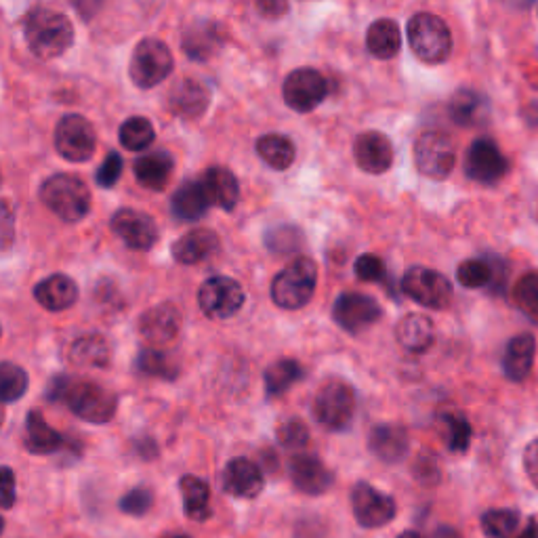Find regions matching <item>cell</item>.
<instances>
[{"label": "cell", "mask_w": 538, "mask_h": 538, "mask_svg": "<svg viewBox=\"0 0 538 538\" xmlns=\"http://www.w3.org/2000/svg\"><path fill=\"white\" fill-rule=\"evenodd\" d=\"M47 398L66 404L82 421L103 425L116 417L118 398L106 387L72 377H57L51 381Z\"/></svg>", "instance_id": "obj_1"}, {"label": "cell", "mask_w": 538, "mask_h": 538, "mask_svg": "<svg viewBox=\"0 0 538 538\" xmlns=\"http://www.w3.org/2000/svg\"><path fill=\"white\" fill-rule=\"evenodd\" d=\"M24 36L30 51L40 59L64 55L74 43V26L70 19L53 9H36L24 22Z\"/></svg>", "instance_id": "obj_2"}, {"label": "cell", "mask_w": 538, "mask_h": 538, "mask_svg": "<svg viewBox=\"0 0 538 538\" xmlns=\"http://www.w3.org/2000/svg\"><path fill=\"white\" fill-rule=\"evenodd\" d=\"M40 200L47 209L66 223H78L91 211V192L76 175L59 173L49 177L40 188Z\"/></svg>", "instance_id": "obj_3"}, {"label": "cell", "mask_w": 538, "mask_h": 538, "mask_svg": "<svg viewBox=\"0 0 538 538\" xmlns=\"http://www.w3.org/2000/svg\"><path fill=\"white\" fill-rule=\"evenodd\" d=\"M318 286V267L312 259H297L286 265L272 282V299L278 307L295 312L312 301Z\"/></svg>", "instance_id": "obj_4"}, {"label": "cell", "mask_w": 538, "mask_h": 538, "mask_svg": "<svg viewBox=\"0 0 538 538\" xmlns=\"http://www.w3.org/2000/svg\"><path fill=\"white\" fill-rule=\"evenodd\" d=\"M408 45L425 64H444L452 51V36L446 22L438 15L417 13L408 22Z\"/></svg>", "instance_id": "obj_5"}, {"label": "cell", "mask_w": 538, "mask_h": 538, "mask_svg": "<svg viewBox=\"0 0 538 538\" xmlns=\"http://www.w3.org/2000/svg\"><path fill=\"white\" fill-rule=\"evenodd\" d=\"M356 391L341 379L326 381L314 398V417L328 431H345L356 419Z\"/></svg>", "instance_id": "obj_6"}, {"label": "cell", "mask_w": 538, "mask_h": 538, "mask_svg": "<svg viewBox=\"0 0 538 538\" xmlns=\"http://www.w3.org/2000/svg\"><path fill=\"white\" fill-rule=\"evenodd\" d=\"M171 49L158 38H143L131 57V80L139 89H154L173 72Z\"/></svg>", "instance_id": "obj_7"}, {"label": "cell", "mask_w": 538, "mask_h": 538, "mask_svg": "<svg viewBox=\"0 0 538 538\" xmlns=\"http://www.w3.org/2000/svg\"><path fill=\"white\" fill-rule=\"evenodd\" d=\"M402 293L427 309H446L452 301V284L436 269L410 267L402 278Z\"/></svg>", "instance_id": "obj_8"}, {"label": "cell", "mask_w": 538, "mask_h": 538, "mask_svg": "<svg viewBox=\"0 0 538 538\" xmlns=\"http://www.w3.org/2000/svg\"><path fill=\"white\" fill-rule=\"evenodd\" d=\"M246 301L244 288L227 276H213L206 280L198 291V305L213 320L234 318Z\"/></svg>", "instance_id": "obj_9"}, {"label": "cell", "mask_w": 538, "mask_h": 538, "mask_svg": "<svg viewBox=\"0 0 538 538\" xmlns=\"http://www.w3.org/2000/svg\"><path fill=\"white\" fill-rule=\"evenodd\" d=\"M97 133L93 124L80 114H68L55 129V148L70 162H87L95 154Z\"/></svg>", "instance_id": "obj_10"}, {"label": "cell", "mask_w": 538, "mask_h": 538, "mask_svg": "<svg viewBox=\"0 0 538 538\" xmlns=\"http://www.w3.org/2000/svg\"><path fill=\"white\" fill-rule=\"evenodd\" d=\"M457 162V150L448 135L429 131L415 143V164L421 175L429 179H446Z\"/></svg>", "instance_id": "obj_11"}, {"label": "cell", "mask_w": 538, "mask_h": 538, "mask_svg": "<svg viewBox=\"0 0 538 538\" xmlns=\"http://www.w3.org/2000/svg\"><path fill=\"white\" fill-rule=\"evenodd\" d=\"M282 95L288 108L299 114H307L316 110L326 99L328 82L314 68H297L286 76L282 85Z\"/></svg>", "instance_id": "obj_12"}, {"label": "cell", "mask_w": 538, "mask_h": 538, "mask_svg": "<svg viewBox=\"0 0 538 538\" xmlns=\"http://www.w3.org/2000/svg\"><path fill=\"white\" fill-rule=\"evenodd\" d=\"M351 509H354L356 522L362 528H383L393 522L398 513L396 501L389 494L377 490L366 482H358L351 488Z\"/></svg>", "instance_id": "obj_13"}, {"label": "cell", "mask_w": 538, "mask_h": 538, "mask_svg": "<svg viewBox=\"0 0 538 538\" xmlns=\"http://www.w3.org/2000/svg\"><path fill=\"white\" fill-rule=\"evenodd\" d=\"M383 316V307L364 293H343L333 305V320L345 333L358 335L375 326Z\"/></svg>", "instance_id": "obj_14"}, {"label": "cell", "mask_w": 538, "mask_h": 538, "mask_svg": "<svg viewBox=\"0 0 538 538\" xmlns=\"http://www.w3.org/2000/svg\"><path fill=\"white\" fill-rule=\"evenodd\" d=\"M465 173L475 183L494 185L509 173V160L494 141L478 139L467 150Z\"/></svg>", "instance_id": "obj_15"}, {"label": "cell", "mask_w": 538, "mask_h": 538, "mask_svg": "<svg viewBox=\"0 0 538 538\" xmlns=\"http://www.w3.org/2000/svg\"><path fill=\"white\" fill-rule=\"evenodd\" d=\"M183 318L173 303H160L150 307L139 318V335L150 347H164L177 339Z\"/></svg>", "instance_id": "obj_16"}, {"label": "cell", "mask_w": 538, "mask_h": 538, "mask_svg": "<svg viewBox=\"0 0 538 538\" xmlns=\"http://www.w3.org/2000/svg\"><path fill=\"white\" fill-rule=\"evenodd\" d=\"M110 225L112 232L133 251H150L158 242L156 221L141 211L122 209L114 213Z\"/></svg>", "instance_id": "obj_17"}, {"label": "cell", "mask_w": 538, "mask_h": 538, "mask_svg": "<svg viewBox=\"0 0 538 538\" xmlns=\"http://www.w3.org/2000/svg\"><path fill=\"white\" fill-rule=\"evenodd\" d=\"M288 475L297 490L309 496H320L333 488L335 475L314 454H295L288 463Z\"/></svg>", "instance_id": "obj_18"}, {"label": "cell", "mask_w": 538, "mask_h": 538, "mask_svg": "<svg viewBox=\"0 0 538 538\" xmlns=\"http://www.w3.org/2000/svg\"><path fill=\"white\" fill-rule=\"evenodd\" d=\"M221 486L227 494L236 496V499H255L265 486V478L255 461L238 457L223 467Z\"/></svg>", "instance_id": "obj_19"}, {"label": "cell", "mask_w": 538, "mask_h": 538, "mask_svg": "<svg viewBox=\"0 0 538 538\" xmlns=\"http://www.w3.org/2000/svg\"><path fill=\"white\" fill-rule=\"evenodd\" d=\"M354 158L358 167L370 175H383L393 164V146L387 135L379 131H366L354 143Z\"/></svg>", "instance_id": "obj_20"}, {"label": "cell", "mask_w": 538, "mask_h": 538, "mask_svg": "<svg viewBox=\"0 0 538 538\" xmlns=\"http://www.w3.org/2000/svg\"><path fill=\"white\" fill-rule=\"evenodd\" d=\"M368 450L383 463H400L408 452V431L396 423L375 425L368 433Z\"/></svg>", "instance_id": "obj_21"}, {"label": "cell", "mask_w": 538, "mask_h": 538, "mask_svg": "<svg viewBox=\"0 0 538 538\" xmlns=\"http://www.w3.org/2000/svg\"><path fill=\"white\" fill-rule=\"evenodd\" d=\"M32 295L47 312H66L78 301V284L66 274H53L40 280Z\"/></svg>", "instance_id": "obj_22"}, {"label": "cell", "mask_w": 538, "mask_h": 538, "mask_svg": "<svg viewBox=\"0 0 538 538\" xmlns=\"http://www.w3.org/2000/svg\"><path fill=\"white\" fill-rule=\"evenodd\" d=\"M209 103H211L209 87L194 78L179 80L169 95L171 110L177 116L188 118V120L202 116L206 110H209Z\"/></svg>", "instance_id": "obj_23"}, {"label": "cell", "mask_w": 538, "mask_h": 538, "mask_svg": "<svg viewBox=\"0 0 538 538\" xmlns=\"http://www.w3.org/2000/svg\"><path fill=\"white\" fill-rule=\"evenodd\" d=\"M219 236L206 227H198L173 244V257L181 265H198L219 251Z\"/></svg>", "instance_id": "obj_24"}, {"label": "cell", "mask_w": 538, "mask_h": 538, "mask_svg": "<svg viewBox=\"0 0 538 538\" xmlns=\"http://www.w3.org/2000/svg\"><path fill=\"white\" fill-rule=\"evenodd\" d=\"M448 114L452 122L461 124V127H482L490 118V106L488 99L478 91L461 89L452 95L448 103Z\"/></svg>", "instance_id": "obj_25"}, {"label": "cell", "mask_w": 538, "mask_h": 538, "mask_svg": "<svg viewBox=\"0 0 538 538\" xmlns=\"http://www.w3.org/2000/svg\"><path fill=\"white\" fill-rule=\"evenodd\" d=\"M209 192H206L202 179L200 181H185L181 188L171 198V213L179 221H198L206 215L211 206Z\"/></svg>", "instance_id": "obj_26"}, {"label": "cell", "mask_w": 538, "mask_h": 538, "mask_svg": "<svg viewBox=\"0 0 538 538\" xmlns=\"http://www.w3.org/2000/svg\"><path fill=\"white\" fill-rule=\"evenodd\" d=\"M173 167L175 164H173L171 154L164 152V150H158V152L141 156L135 162L133 171H135V177L143 185V188L152 190V192H162L171 181Z\"/></svg>", "instance_id": "obj_27"}, {"label": "cell", "mask_w": 538, "mask_h": 538, "mask_svg": "<svg viewBox=\"0 0 538 538\" xmlns=\"http://www.w3.org/2000/svg\"><path fill=\"white\" fill-rule=\"evenodd\" d=\"M24 444L32 454H53L64 448V436L53 429L40 410H30L26 419Z\"/></svg>", "instance_id": "obj_28"}, {"label": "cell", "mask_w": 538, "mask_h": 538, "mask_svg": "<svg viewBox=\"0 0 538 538\" xmlns=\"http://www.w3.org/2000/svg\"><path fill=\"white\" fill-rule=\"evenodd\" d=\"M202 183L213 204L221 206L223 211H234L240 200V185L236 175L225 167H211L202 175Z\"/></svg>", "instance_id": "obj_29"}, {"label": "cell", "mask_w": 538, "mask_h": 538, "mask_svg": "<svg viewBox=\"0 0 538 538\" xmlns=\"http://www.w3.org/2000/svg\"><path fill=\"white\" fill-rule=\"evenodd\" d=\"M396 339L398 343L412 354H423L436 339V330H433V322L427 316L410 314L402 318L396 326Z\"/></svg>", "instance_id": "obj_30"}, {"label": "cell", "mask_w": 538, "mask_h": 538, "mask_svg": "<svg viewBox=\"0 0 538 538\" xmlns=\"http://www.w3.org/2000/svg\"><path fill=\"white\" fill-rule=\"evenodd\" d=\"M536 356V339L532 335L513 337L505 349L503 370L511 381H524L534 366Z\"/></svg>", "instance_id": "obj_31"}, {"label": "cell", "mask_w": 538, "mask_h": 538, "mask_svg": "<svg viewBox=\"0 0 538 538\" xmlns=\"http://www.w3.org/2000/svg\"><path fill=\"white\" fill-rule=\"evenodd\" d=\"M223 45V34L213 22H198L183 34V51L196 61L211 59Z\"/></svg>", "instance_id": "obj_32"}, {"label": "cell", "mask_w": 538, "mask_h": 538, "mask_svg": "<svg viewBox=\"0 0 538 538\" xmlns=\"http://www.w3.org/2000/svg\"><path fill=\"white\" fill-rule=\"evenodd\" d=\"M366 49L377 59L396 57L402 49V32L393 19H377L366 30Z\"/></svg>", "instance_id": "obj_33"}, {"label": "cell", "mask_w": 538, "mask_h": 538, "mask_svg": "<svg viewBox=\"0 0 538 538\" xmlns=\"http://www.w3.org/2000/svg\"><path fill=\"white\" fill-rule=\"evenodd\" d=\"M185 515L194 522H204L211 517V486L196 475H183L179 480Z\"/></svg>", "instance_id": "obj_34"}, {"label": "cell", "mask_w": 538, "mask_h": 538, "mask_svg": "<svg viewBox=\"0 0 538 538\" xmlns=\"http://www.w3.org/2000/svg\"><path fill=\"white\" fill-rule=\"evenodd\" d=\"M70 360L85 368H106L112 360L110 341L103 335H85L72 343Z\"/></svg>", "instance_id": "obj_35"}, {"label": "cell", "mask_w": 538, "mask_h": 538, "mask_svg": "<svg viewBox=\"0 0 538 538\" xmlns=\"http://www.w3.org/2000/svg\"><path fill=\"white\" fill-rule=\"evenodd\" d=\"M257 154L261 156V160L267 164V167H272L274 171L291 169L293 162H295L293 141L284 135H278V133L263 135L257 141Z\"/></svg>", "instance_id": "obj_36"}, {"label": "cell", "mask_w": 538, "mask_h": 538, "mask_svg": "<svg viewBox=\"0 0 538 538\" xmlns=\"http://www.w3.org/2000/svg\"><path fill=\"white\" fill-rule=\"evenodd\" d=\"M303 379V366L297 360L284 358L265 370V393L272 398L282 396Z\"/></svg>", "instance_id": "obj_37"}, {"label": "cell", "mask_w": 538, "mask_h": 538, "mask_svg": "<svg viewBox=\"0 0 538 538\" xmlns=\"http://www.w3.org/2000/svg\"><path fill=\"white\" fill-rule=\"evenodd\" d=\"M526 520L513 509H490L482 515L486 538H520Z\"/></svg>", "instance_id": "obj_38"}, {"label": "cell", "mask_w": 538, "mask_h": 538, "mask_svg": "<svg viewBox=\"0 0 538 538\" xmlns=\"http://www.w3.org/2000/svg\"><path fill=\"white\" fill-rule=\"evenodd\" d=\"M120 143L131 152H143L148 150L154 139H156V131L154 124L143 118V116H131L129 120H124L120 124Z\"/></svg>", "instance_id": "obj_39"}, {"label": "cell", "mask_w": 538, "mask_h": 538, "mask_svg": "<svg viewBox=\"0 0 538 538\" xmlns=\"http://www.w3.org/2000/svg\"><path fill=\"white\" fill-rule=\"evenodd\" d=\"M30 387L28 372L13 362L0 364V396L5 404H13L26 396Z\"/></svg>", "instance_id": "obj_40"}, {"label": "cell", "mask_w": 538, "mask_h": 538, "mask_svg": "<svg viewBox=\"0 0 538 538\" xmlns=\"http://www.w3.org/2000/svg\"><path fill=\"white\" fill-rule=\"evenodd\" d=\"M137 370L141 375L160 377L164 381H173L177 377V366L162 354V351L148 347L143 349L137 358Z\"/></svg>", "instance_id": "obj_41"}, {"label": "cell", "mask_w": 538, "mask_h": 538, "mask_svg": "<svg viewBox=\"0 0 538 538\" xmlns=\"http://www.w3.org/2000/svg\"><path fill=\"white\" fill-rule=\"evenodd\" d=\"M499 265V263H496ZM496 265L484 259H469L463 261L457 269V278L465 288H484L494 282Z\"/></svg>", "instance_id": "obj_42"}, {"label": "cell", "mask_w": 538, "mask_h": 538, "mask_svg": "<svg viewBox=\"0 0 538 538\" xmlns=\"http://www.w3.org/2000/svg\"><path fill=\"white\" fill-rule=\"evenodd\" d=\"M513 303L522 312L538 320V272L524 274L513 286Z\"/></svg>", "instance_id": "obj_43"}, {"label": "cell", "mask_w": 538, "mask_h": 538, "mask_svg": "<svg viewBox=\"0 0 538 538\" xmlns=\"http://www.w3.org/2000/svg\"><path fill=\"white\" fill-rule=\"evenodd\" d=\"M444 423V433H446V444H448V450L450 452H465L471 444V425L469 421L463 417V415H446L442 419Z\"/></svg>", "instance_id": "obj_44"}, {"label": "cell", "mask_w": 538, "mask_h": 538, "mask_svg": "<svg viewBox=\"0 0 538 538\" xmlns=\"http://www.w3.org/2000/svg\"><path fill=\"white\" fill-rule=\"evenodd\" d=\"M152 505H154V494L143 486L129 490L118 503L120 511L124 515H131V517H143L152 509Z\"/></svg>", "instance_id": "obj_45"}, {"label": "cell", "mask_w": 538, "mask_h": 538, "mask_svg": "<svg viewBox=\"0 0 538 538\" xmlns=\"http://www.w3.org/2000/svg\"><path fill=\"white\" fill-rule=\"evenodd\" d=\"M301 232L295 230V227H278V230L267 234V248L269 251H274L276 255H288L297 251L301 246Z\"/></svg>", "instance_id": "obj_46"}, {"label": "cell", "mask_w": 538, "mask_h": 538, "mask_svg": "<svg viewBox=\"0 0 538 538\" xmlns=\"http://www.w3.org/2000/svg\"><path fill=\"white\" fill-rule=\"evenodd\" d=\"M278 442L284 448H303L309 442V429L301 419H286L278 425Z\"/></svg>", "instance_id": "obj_47"}, {"label": "cell", "mask_w": 538, "mask_h": 538, "mask_svg": "<svg viewBox=\"0 0 538 538\" xmlns=\"http://www.w3.org/2000/svg\"><path fill=\"white\" fill-rule=\"evenodd\" d=\"M354 272L362 282H385V265L377 255H362L356 259Z\"/></svg>", "instance_id": "obj_48"}, {"label": "cell", "mask_w": 538, "mask_h": 538, "mask_svg": "<svg viewBox=\"0 0 538 538\" xmlns=\"http://www.w3.org/2000/svg\"><path fill=\"white\" fill-rule=\"evenodd\" d=\"M120 175H122V158L116 152H110L97 171V185L99 188L110 190L118 183Z\"/></svg>", "instance_id": "obj_49"}, {"label": "cell", "mask_w": 538, "mask_h": 538, "mask_svg": "<svg viewBox=\"0 0 538 538\" xmlns=\"http://www.w3.org/2000/svg\"><path fill=\"white\" fill-rule=\"evenodd\" d=\"M524 469L530 482L538 488V438L532 440L524 450Z\"/></svg>", "instance_id": "obj_50"}, {"label": "cell", "mask_w": 538, "mask_h": 538, "mask_svg": "<svg viewBox=\"0 0 538 538\" xmlns=\"http://www.w3.org/2000/svg\"><path fill=\"white\" fill-rule=\"evenodd\" d=\"M257 11L263 17L278 19L288 13V0H257Z\"/></svg>", "instance_id": "obj_51"}, {"label": "cell", "mask_w": 538, "mask_h": 538, "mask_svg": "<svg viewBox=\"0 0 538 538\" xmlns=\"http://www.w3.org/2000/svg\"><path fill=\"white\" fill-rule=\"evenodd\" d=\"M15 505V475L11 467H3V509L9 511Z\"/></svg>", "instance_id": "obj_52"}, {"label": "cell", "mask_w": 538, "mask_h": 538, "mask_svg": "<svg viewBox=\"0 0 538 538\" xmlns=\"http://www.w3.org/2000/svg\"><path fill=\"white\" fill-rule=\"evenodd\" d=\"M415 471H417V478H419V482H425L427 478H429V480H438V478H440V471H438V465H436V463H433V461H425V459H419V463H417Z\"/></svg>", "instance_id": "obj_53"}, {"label": "cell", "mask_w": 538, "mask_h": 538, "mask_svg": "<svg viewBox=\"0 0 538 538\" xmlns=\"http://www.w3.org/2000/svg\"><path fill=\"white\" fill-rule=\"evenodd\" d=\"M13 217H11V206L9 202L5 200L3 202V242H5V248L11 244V234H13Z\"/></svg>", "instance_id": "obj_54"}, {"label": "cell", "mask_w": 538, "mask_h": 538, "mask_svg": "<svg viewBox=\"0 0 538 538\" xmlns=\"http://www.w3.org/2000/svg\"><path fill=\"white\" fill-rule=\"evenodd\" d=\"M520 538H538V520H534V517H528Z\"/></svg>", "instance_id": "obj_55"}, {"label": "cell", "mask_w": 538, "mask_h": 538, "mask_svg": "<svg viewBox=\"0 0 538 538\" xmlns=\"http://www.w3.org/2000/svg\"><path fill=\"white\" fill-rule=\"evenodd\" d=\"M436 538H459V534L454 532L452 528H440V530L436 532Z\"/></svg>", "instance_id": "obj_56"}, {"label": "cell", "mask_w": 538, "mask_h": 538, "mask_svg": "<svg viewBox=\"0 0 538 538\" xmlns=\"http://www.w3.org/2000/svg\"><path fill=\"white\" fill-rule=\"evenodd\" d=\"M398 538H423L419 532H404V534H400Z\"/></svg>", "instance_id": "obj_57"}, {"label": "cell", "mask_w": 538, "mask_h": 538, "mask_svg": "<svg viewBox=\"0 0 538 538\" xmlns=\"http://www.w3.org/2000/svg\"><path fill=\"white\" fill-rule=\"evenodd\" d=\"M164 538H190L188 534H169V536H164Z\"/></svg>", "instance_id": "obj_58"}, {"label": "cell", "mask_w": 538, "mask_h": 538, "mask_svg": "<svg viewBox=\"0 0 538 538\" xmlns=\"http://www.w3.org/2000/svg\"><path fill=\"white\" fill-rule=\"evenodd\" d=\"M536 211H538V204H536Z\"/></svg>", "instance_id": "obj_59"}]
</instances>
